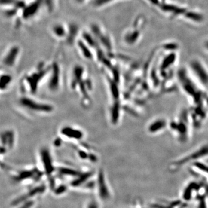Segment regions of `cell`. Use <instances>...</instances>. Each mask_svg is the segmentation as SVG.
<instances>
[{
    "label": "cell",
    "instance_id": "277c9868",
    "mask_svg": "<svg viewBox=\"0 0 208 208\" xmlns=\"http://www.w3.org/2000/svg\"><path fill=\"white\" fill-rule=\"evenodd\" d=\"M91 31L92 34L94 37H96L105 47H106L108 49H111L112 47L111 41L110 39V37L105 34L101 27L96 24H92L91 27Z\"/></svg>",
    "mask_w": 208,
    "mask_h": 208
},
{
    "label": "cell",
    "instance_id": "52a82bcc",
    "mask_svg": "<svg viewBox=\"0 0 208 208\" xmlns=\"http://www.w3.org/2000/svg\"><path fill=\"white\" fill-rule=\"evenodd\" d=\"M19 51L20 49L18 46H14L10 48L3 59L4 64L8 67L13 66L17 57Z\"/></svg>",
    "mask_w": 208,
    "mask_h": 208
},
{
    "label": "cell",
    "instance_id": "5b68a950",
    "mask_svg": "<svg viewBox=\"0 0 208 208\" xmlns=\"http://www.w3.org/2000/svg\"><path fill=\"white\" fill-rule=\"evenodd\" d=\"M21 102L23 105L34 111L50 112L52 111V107L49 105L37 103L34 101L31 100L29 98H23L21 100Z\"/></svg>",
    "mask_w": 208,
    "mask_h": 208
},
{
    "label": "cell",
    "instance_id": "ffe728a7",
    "mask_svg": "<svg viewBox=\"0 0 208 208\" xmlns=\"http://www.w3.org/2000/svg\"><path fill=\"white\" fill-rule=\"evenodd\" d=\"M87 208H99L98 203L96 201H91L87 205Z\"/></svg>",
    "mask_w": 208,
    "mask_h": 208
},
{
    "label": "cell",
    "instance_id": "d6986e66",
    "mask_svg": "<svg viewBox=\"0 0 208 208\" xmlns=\"http://www.w3.org/2000/svg\"><path fill=\"white\" fill-rule=\"evenodd\" d=\"M27 201H25L23 203H21L22 206L20 208H32L35 202L33 201L32 200H28V202H27Z\"/></svg>",
    "mask_w": 208,
    "mask_h": 208
},
{
    "label": "cell",
    "instance_id": "ba28073f",
    "mask_svg": "<svg viewBox=\"0 0 208 208\" xmlns=\"http://www.w3.org/2000/svg\"><path fill=\"white\" fill-rule=\"evenodd\" d=\"M98 191L99 197L103 200H106L110 197L109 191L104 179V174L100 173L98 181Z\"/></svg>",
    "mask_w": 208,
    "mask_h": 208
},
{
    "label": "cell",
    "instance_id": "5bb4252c",
    "mask_svg": "<svg viewBox=\"0 0 208 208\" xmlns=\"http://www.w3.org/2000/svg\"><path fill=\"white\" fill-rule=\"evenodd\" d=\"M1 138L2 141L5 143L4 144H7L9 146L13 144V134L11 132H5L4 134H2Z\"/></svg>",
    "mask_w": 208,
    "mask_h": 208
},
{
    "label": "cell",
    "instance_id": "9a60e30c",
    "mask_svg": "<svg viewBox=\"0 0 208 208\" xmlns=\"http://www.w3.org/2000/svg\"><path fill=\"white\" fill-rule=\"evenodd\" d=\"M116 0H94L93 5L95 7H102Z\"/></svg>",
    "mask_w": 208,
    "mask_h": 208
},
{
    "label": "cell",
    "instance_id": "6da1fadb",
    "mask_svg": "<svg viewBox=\"0 0 208 208\" xmlns=\"http://www.w3.org/2000/svg\"><path fill=\"white\" fill-rule=\"evenodd\" d=\"M158 9L164 15L171 19H182L195 23H200L204 20V16L200 11L165 0Z\"/></svg>",
    "mask_w": 208,
    "mask_h": 208
},
{
    "label": "cell",
    "instance_id": "8992f818",
    "mask_svg": "<svg viewBox=\"0 0 208 208\" xmlns=\"http://www.w3.org/2000/svg\"><path fill=\"white\" fill-rule=\"evenodd\" d=\"M52 34L59 39H67L68 34V27L61 23H55L52 26L51 29Z\"/></svg>",
    "mask_w": 208,
    "mask_h": 208
},
{
    "label": "cell",
    "instance_id": "7a4b0ae2",
    "mask_svg": "<svg viewBox=\"0 0 208 208\" xmlns=\"http://www.w3.org/2000/svg\"><path fill=\"white\" fill-rule=\"evenodd\" d=\"M145 24L146 19L144 16H138L131 27L125 32L123 36L124 42L128 45H132L139 41L142 37Z\"/></svg>",
    "mask_w": 208,
    "mask_h": 208
},
{
    "label": "cell",
    "instance_id": "ac0fdd59",
    "mask_svg": "<svg viewBox=\"0 0 208 208\" xmlns=\"http://www.w3.org/2000/svg\"><path fill=\"white\" fill-rule=\"evenodd\" d=\"M145 1H146L151 5L158 8L162 4V3L165 0H145Z\"/></svg>",
    "mask_w": 208,
    "mask_h": 208
},
{
    "label": "cell",
    "instance_id": "4fadbf2b",
    "mask_svg": "<svg viewBox=\"0 0 208 208\" xmlns=\"http://www.w3.org/2000/svg\"><path fill=\"white\" fill-rule=\"evenodd\" d=\"M62 133L69 138L79 139L82 136V133L78 131L75 130L71 128H64L62 130Z\"/></svg>",
    "mask_w": 208,
    "mask_h": 208
},
{
    "label": "cell",
    "instance_id": "7c38bea8",
    "mask_svg": "<svg viewBox=\"0 0 208 208\" xmlns=\"http://www.w3.org/2000/svg\"><path fill=\"white\" fill-rule=\"evenodd\" d=\"M78 47L80 49L81 52H82L83 55L87 59H91L92 57V54L90 52L89 49V46L87 44L85 43V42L82 39H80L78 42Z\"/></svg>",
    "mask_w": 208,
    "mask_h": 208
},
{
    "label": "cell",
    "instance_id": "9c48e42d",
    "mask_svg": "<svg viewBox=\"0 0 208 208\" xmlns=\"http://www.w3.org/2000/svg\"><path fill=\"white\" fill-rule=\"evenodd\" d=\"M41 157H42L43 164L45 168V171L48 175H52L54 171L52 163V159L50 157L49 151L47 150H44L41 151Z\"/></svg>",
    "mask_w": 208,
    "mask_h": 208
},
{
    "label": "cell",
    "instance_id": "2e32d148",
    "mask_svg": "<svg viewBox=\"0 0 208 208\" xmlns=\"http://www.w3.org/2000/svg\"><path fill=\"white\" fill-rule=\"evenodd\" d=\"M11 78L9 75H3L1 76V89H5L8 83L11 82Z\"/></svg>",
    "mask_w": 208,
    "mask_h": 208
},
{
    "label": "cell",
    "instance_id": "3957f363",
    "mask_svg": "<svg viewBox=\"0 0 208 208\" xmlns=\"http://www.w3.org/2000/svg\"><path fill=\"white\" fill-rule=\"evenodd\" d=\"M44 3V0H33V1L26 4L22 10V17L24 20H29L37 15L41 4Z\"/></svg>",
    "mask_w": 208,
    "mask_h": 208
},
{
    "label": "cell",
    "instance_id": "e0dca14e",
    "mask_svg": "<svg viewBox=\"0 0 208 208\" xmlns=\"http://www.w3.org/2000/svg\"><path fill=\"white\" fill-rule=\"evenodd\" d=\"M44 4L47 9V11L52 12L55 7V0H44Z\"/></svg>",
    "mask_w": 208,
    "mask_h": 208
},
{
    "label": "cell",
    "instance_id": "30bf717a",
    "mask_svg": "<svg viewBox=\"0 0 208 208\" xmlns=\"http://www.w3.org/2000/svg\"><path fill=\"white\" fill-rule=\"evenodd\" d=\"M40 175H39L38 172L36 171H22L20 173H18L15 177L14 178V179L15 181L19 182L23 181L24 179H30L31 178L35 179V178H38Z\"/></svg>",
    "mask_w": 208,
    "mask_h": 208
},
{
    "label": "cell",
    "instance_id": "8fae6325",
    "mask_svg": "<svg viewBox=\"0 0 208 208\" xmlns=\"http://www.w3.org/2000/svg\"><path fill=\"white\" fill-rule=\"evenodd\" d=\"M53 73L52 76V79L50 82V89L55 90L58 86L59 84V68L57 64L54 63L53 64Z\"/></svg>",
    "mask_w": 208,
    "mask_h": 208
}]
</instances>
